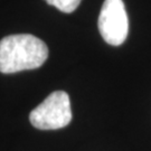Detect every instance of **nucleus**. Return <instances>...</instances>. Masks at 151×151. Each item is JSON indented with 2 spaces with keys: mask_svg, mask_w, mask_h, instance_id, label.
<instances>
[{
  "mask_svg": "<svg viewBox=\"0 0 151 151\" xmlns=\"http://www.w3.org/2000/svg\"><path fill=\"white\" fill-rule=\"evenodd\" d=\"M48 5L54 6L62 12L70 14L80 6L82 0H45Z\"/></svg>",
  "mask_w": 151,
  "mask_h": 151,
  "instance_id": "20e7f679",
  "label": "nucleus"
},
{
  "mask_svg": "<svg viewBox=\"0 0 151 151\" xmlns=\"http://www.w3.org/2000/svg\"><path fill=\"white\" fill-rule=\"evenodd\" d=\"M48 57V47L30 34H16L0 40V73L12 74L40 67Z\"/></svg>",
  "mask_w": 151,
  "mask_h": 151,
  "instance_id": "f257e3e1",
  "label": "nucleus"
},
{
  "mask_svg": "<svg viewBox=\"0 0 151 151\" xmlns=\"http://www.w3.org/2000/svg\"><path fill=\"white\" fill-rule=\"evenodd\" d=\"M32 127L39 130H57L65 128L72 121L68 94L64 91L50 93L29 114Z\"/></svg>",
  "mask_w": 151,
  "mask_h": 151,
  "instance_id": "f03ea898",
  "label": "nucleus"
},
{
  "mask_svg": "<svg viewBox=\"0 0 151 151\" xmlns=\"http://www.w3.org/2000/svg\"><path fill=\"white\" fill-rule=\"evenodd\" d=\"M102 38L112 46H120L127 39L129 20L122 0H104L97 22Z\"/></svg>",
  "mask_w": 151,
  "mask_h": 151,
  "instance_id": "7ed1b4c3",
  "label": "nucleus"
}]
</instances>
